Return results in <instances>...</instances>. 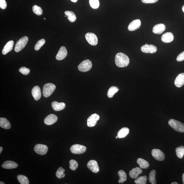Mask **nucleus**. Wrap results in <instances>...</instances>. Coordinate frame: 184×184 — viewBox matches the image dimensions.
<instances>
[{
    "instance_id": "nucleus-37",
    "label": "nucleus",
    "mask_w": 184,
    "mask_h": 184,
    "mask_svg": "<svg viewBox=\"0 0 184 184\" xmlns=\"http://www.w3.org/2000/svg\"><path fill=\"white\" fill-rule=\"evenodd\" d=\"M69 163L70 168L71 170L75 171L77 168L78 164L75 160H71L69 162Z\"/></svg>"
},
{
    "instance_id": "nucleus-22",
    "label": "nucleus",
    "mask_w": 184,
    "mask_h": 184,
    "mask_svg": "<svg viewBox=\"0 0 184 184\" xmlns=\"http://www.w3.org/2000/svg\"><path fill=\"white\" fill-rule=\"evenodd\" d=\"M142 173V170L139 167H136V168H133L130 171L129 175L131 178L135 179L138 177L139 175L141 174Z\"/></svg>"
},
{
    "instance_id": "nucleus-23",
    "label": "nucleus",
    "mask_w": 184,
    "mask_h": 184,
    "mask_svg": "<svg viewBox=\"0 0 184 184\" xmlns=\"http://www.w3.org/2000/svg\"><path fill=\"white\" fill-rule=\"evenodd\" d=\"M14 44V42L13 41L11 40L7 42L4 46L3 50H2V54L3 55L7 54L8 53L11 51L12 50Z\"/></svg>"
},
{
    "instance_id": "nucleus-43",
    "label": "nucleus",
    "mask_w": 184,
    "mask_h": 184,
    "mask_svg": "<svg viewBox=\"0 0 184 184\" xmlns=\"http://www.w3.org/2000/svg\"><path fill=\"white\" fill-rule=\"evenodd\" d=\"M3 150V148L2 147H0V154H1Z\"/></svg>"
},
{
    "instance_id": "nucleus-25",
    "label": "nucleus",
    "mask_w": 184,
    "mask_h": 184,
    "mask_svg": "<svg viewBox=\"0 0 184 184\" xmlns=\"http://www.w3.org/2000/svg\"><path fill=\"white\" fill-rule=\"evenodd\" d=\"M137 162L141 168L147 169L149 168V164L148 162L142 158H139L137 159Z\"/></svg>"
},
{
    "instance_id": "nucleus-18",
    "label": "nucleus",
    "mask_w": 184,
    "mask_h": 184,
    "mask_svg": "<svg viewBox=\"0 0 184 184\" xmlns=\"http://www.w3.org/2000/svg\"><path fill=\"white\" fill-rule=\"evenodd\" d=\"M174 39V36L172 33L168 32L164 34L161 37L162 41L165 43L172 42Z\"/></svg>"
},
{
    "instance_id": "nucleus-48",
    "label": "nucleus",
    "mask_w": 184,
    "mask_h": 184,
    "mask_svg": "<svg viewBox=\"0 0 184 184\" xmlns=\"http://www.w3.org/2000/svg\"><path fill=\"white\" fill-rule=\"evenodd\" d=\"M0 184H5V183L1 181L0 182Z\"/></svg>"
},
{
    "instance_id": "nucleus-44",
    "label": "nucleus",
    "mask_w": 184,
    "mask_h": 184,
    "mask_svg": "<svg viewBox=\"0 0 184 184\" xmlns=\"http://www.w3.org/2000/svg\"><path fill=\"white\" fill-rule=\"evenodd\" d=\"M183 184H184V173L183 175Z\"/></svg>"
},
{
    "instance_id": "nucleus-49",
    "label": "nucleus",
    "mask_w": 184,
    "mask_h": 184,
    "mask_svg": "<svg viewBox=\"0 0 184 184\" xmlns=\"http://www.w3.org/2000/svg\"><path fill=\"white\" fill-rule=\"evenodd\" d=\"M118 138V136H116V139H117Z\"/></svg>"
},
{
    "instance_id": "nucleus-34",
    "label": "nucleus",
    "mask_w": 184,
    "mask_h": 184,
    "mask_svg": "<svg viewBox=\"0 0 184 184\" xmlns=\"http://www.w3.org/2000/svg\"><path fill=\"white\" fill-rule=\"evenodd\" d=\"M65 169L61 168V167H60L58 169L56 172V174L57 177L59 179L64 178L65 176Z\"/></svg>"
},
{
    "instance_id": "nucleus-42",
    "label": "nucleus",
    "mask_w": 184,
    "mask_h": 184,
    "mask_svg": "<svg viewBox=\"0 0 184 184\" xmlns=\"http://www.w3.org/2000/svg\"><path fill=\"white\" fill-rule=\"evenodd\" d=\"M143 3L145 4H153L156 3L158 0H141Z\"/></svg>"
},
{
    "instance_id": "nucleus-27",
    "label": "nucleus",
    "mask_w": 184,
    "mask_h": 184,
    "mask_svg": "<svg viewBox=\"0 0 184 184\" xmlns=\"http://www.w3.org/2000/svg\"><path fill=\"white\" fill-rule=\"evenodd\" d=\"M65 15L67 17V19L71 22H75L76 19H77V17H76L75 14L74 12L71 11H65Z\"/></svg>"
},
{
    "instance_id": "nucleus-21",
    "label": "nucleus",
    "mask_w": 184,
    "mask_h": 184,
    "mask_svg": "<svg viewBox=\"0 0 184 184\" xmlns=\"http://www.w3.org/2000/svg\"><path fill=\"white\" fill-rule=\"evenodd\" d=\"M52 106L55 111H59L65 108V104L64 103H59L56 101H54L52 103Z\"/></svg>"
},
{
    "instance_id": "nucleus-10",
    "label": "nucleus",
    "mask_w": 184,
    "mask_h": 184,
    "mask_svg": "<svg viewBox=\"0 0 184 184\" xmlns=\"http://www.w3.org/2000/svg\"><path fill=\"white\" fill-rule=\"evenodd\" d=\"M157 48L153 45H144L141 48V51L146 53L153 54L157 51Z\"/></svg>"
},
{
    "instance_id": "nucleus-28",
    "label": "nucleus",
    "mask_w": 184,
    "mask_h": 184,
    "mask_svg": "<svg viewBox=\"0 0 184 184\" xmlns=\"http://www.w3.org/2000/svg\"><path fill=\"white\" fill-rule=\"evenodd\" d=\"M118 175L119 177L118 183H123L127 179V175L126 173L123 170H120L118 172Z\"/></svg>"
},
{
    "instance_id": "nucleus-31",
    "label": "nucleus",
    "mask_w": 184,
    "mask_h": 184,
    "mask_svg": "<svg viewBox=\"0 0 184 184\" xmlns=\"http://www.w3.org/2000/svg\"><path fill=\"white\" fill-rule=\"evenodd\" d=\"M17 179L21 184H28L29 181L28 178L24 175H18Z\"/></svg>"
},
{
    "instance_id": "nucleus-3",
    "label": "nucleus",
    "mask_w": 184,
    "mask_h": 184,
    "mask_svg": "<svg viewBox=\"0 0 184 184\" xmlns=\"http://www.w3.org/2000/svg\"><path fill=\"white\" fill-rule=\"evenodd\" d=\"M56 87L52 83H47L43 86V94L44 97L48 98L51 95L56 89Z\"/></svg>"
},
{
    "instance_id": "nucleus-46",
    "label": "nucleus",
    "mask_w": 184,
    "mask_h": 184,
    "mask_svg": "<svg viewBox=\"0 0 184 184\" xmlns=\"http://www.w3.org/2000/svg\"><path fill=\"white\" fill-rule=\"evenodd\" d=\"M171 184H178V183L177 182H175L172 183H171Z\"/></svg>"
},
{
    "instance_id": "nucleus-17",
    "label": "nucleus",
    "mask_w": 184,
    "mask_h": 184,
    "mask_svg": "<svg viewBox=\"0 0 184 184\" xmlns=\"http://www.w3.org/2000/svg\"><path fill=\"white\" fill-rule=\"evenodd\" d=\"M18 166L17 163L11 161H7L4 162L1 165L2 168L6 169L16 168H17Z\"/></svg>"
},
{
    "instance_id": "nucleus-1",
    "label": "nucleus",
    "mask_w": 184,
    "mask_h": 184,
    "mask_svg": "<svg viewBox=\"0 0 184 184\" xmlns=\"http://www.w3.org/2000/svg\"><path fill=\"white\" fill-rule=\"evenodd\" d=\"M115 63L117 67H124L128 66L130 63V60L125 54L119 53L116 55Z\"/></svg>"
},
{
    "instance_id": "nucleus-8",
    "label": "nucleus",
    "mask_w": 184,
    "mask_h": 184,
    "mask_svg": "<svg viewBox=\"0 0 184 184\" xmlns=\"http://www.w3.org/2000/svg\"><path fill=\"white\" fill-rule=\"evenodd\" d=\"M35 151L36 153L41 155H45L47 153L48 148L47 146L38 144L36 145L34 148Z\"/></svg>"
},
{
    "instance_id": "nucleus-36",
    "label": "nucleus",
    "mask_w": 184,
    "mask_h": 184,
    "mask_svg": "<svg viewBox=\"0 0 184 184\" xmlns=\"http://www.w3.org/2000/svg\"><path fill=\"white\" fill-rule=\"evenodd\" d=\"M45 43V40L43 39L39 40V41H38L35 45L34 48L35 50H37V51L39 50Z\"/></svg>"
},
{
    "instance_id": "nucleus-13",
    "label": "nucleus",
    "mask_w": 184,
    "mask_h": 184,
    "mask_svg": "<svg viewBox=\"0 0 184 184\" xmlns=\"http://www.w3.org/2000/svg\"><path fill=\"white\" fill-rule=\"evenodd\" d=\"M58 118L54 114H50L48 115L44 120V124L48 126L51 125L58 120Z\"/></svg>"
},
{
    "instance_id": "nucleus-6",
    "label": "nucleus",
    "mask_w": 184,
    "mask_h": 184,
    "mask_svg": "<svg viewBox=\"0 0 184 184\" xmlns=\"http://www.w3.org/2000/svg\"><path fill=\"white\" fill-rule=\"evenodd\" d=\"M86 147L85 146L79 144H75L72 146L70 151L72 153L75 154H81L83 153L86 151Z\"/></svg>"
},
{
    "instance_id": "nucleus-45",
    "label": "nucleus",
    "mask_w": 184,
    "mask_h": 184,
    "mask_svg": "<svg viewBox=\"0 0 184 184\" xmlns=\"http://www.w3.org/2000/svg\"><path fill=\"white\" fill-rule=\"evenodd\" d=\"M71 1H72L73 2H75H75H77V0H71Z\"/></svg>"
},
{
    "instance_id": "nucleus-33",
    "label": "nucleus",
    "mask_w": 184,
    "mask_h": 184,
    "mask_svg": "<svg viewBox=\"0 0 184 184\" xmlns=\"http://www.w3.org/2000/svg\"><path fill=\"white\" fill-rule=\"evenodd\" d=\"M147 178L146 175L141 176L135 180L134 182L137 184H146V183Z\"/></svg>"
},
{
    "instance_id": "nucleus-50",
    "label": "nucleus",
    "mask_w": 184,
    "mask_h": 184,
    "mask_svg": "<svg viewBox=\"0 0 184 184\" xmlns=\"http://www.w3.org/2000/svg\"><path fill=\"white\" fill-rule=\"evenodd\" d=\"M145 45H148V44H147V43H146V44H145Z\"/></svg>"
},
{
    "instance_id": "nucleus-35",
    "label": "nucleus",
    "mask_w": 184,
    "mask_h": 184,
    "mask_svg": "<svg viewBox=\"0 0 184 184\" xmlns=\"http://www.w3.org/2000/svg\"><path fill=\"white\" fill-rule=\"evenodd\" d=\"M33 11L34 13L38 16H41L43 13V10L42 8L37 5H34L33 6Z\"/></svg>"
},
{
    "instance_id": "nucleus-24",
    "label": "nucleus",
    "mask_w": 184,
    "mask_h": 184,
    "mask_svg": "<svg viewBox=\"0 0 184 184\" xmlns=\"http://www.w3.org/2000/svg\"><path fill=\"white\" fill-rule=\"evenodd\" d=\"M0 126L5 129H9L11 126L8 120L5 118H0Z\"/></svg>"
},
{
    "instance_id": "nucleus-30",
    "label": "nucleus",
    "mask_w": 184,
    "mask_h": 184,
    "mask_svg": "<svg viewBox=\"0 0 184 184\" xmlns=\"http://www.w3.org/2000/svg\"><path fill=\"white\" fill-rule=\"evenodd\" d=\"M176 155L177 157L179 158H183L184 155V146H180L176 148L175 149Z\"/></svg>"
},
{
    "instance_id": "nucleus-38",
    "label": "nucleus",
    "mask_w": 184,
    "mask_h": 184,
    "mask_svg": "<svg viewBox=\"0 0 184 184\" xmlns=\"http://www.w3.org/2000/svg\"><path fill=\"white\" fill-rule=\"evenodd\" d=\"M90 4L91 7L94 9L98 8L100 5L99 0H90Z\"/></svg>"
},
{
    "instance_id": "nucleus-26",
    "label": "nucleus",
    "mask_w": 184,
    "mask_h": 184,
    "mask_svg": "<svg viewBox=\"0 0 184 184\" xmlns=\"http://www.w3.org/2000/svg\"><path fill=\"white\" fill-rule=\"evenodd\" d=\"M129 129L127 128L124 127L122 128L118 133L117 136L118 138H124L126 137L129 134Z\"/></svg>"
},
{
    "instance_id": "nucleus-39",
    "label": "nucleus",
    "mask_w": 184,
    "mask_h": 184,
    "mask_svg": "<svg viewBox=\"0 0 184 184\" xmlns=\"http://www.w3.org/2000/svg\"><path fill=\"white\" fill-rule=\"evenodd\" d=\"M19 71L23 75H28L30 72V70L28 68H26L25 67H22L19 69Z\"/></svg>"
},
{
    "instance_id": "nucleus-15",
    "label": "nucleus",
    "mask_w": 184,
    "mask_h": 184,
    "mask_svg": "<svg viewBox=\"0 0 184 184\" xmlns=\"http://www.w3.org/2000/svg\"><path fill=\"white\" fill-rule=\"evenodd\" d=\"M31 93L33 98L35 100L38 101L41 98V92L39 86H35L32 90Z\"/></svg>"
},
{
    "instance_id": "nucleus-29",
    "label": "nucleus",
    "mask_w": 184,
    "mask_h": 184,
    "mask_svg": "<svg viewBox=\"0 0 184 184\" xmlns=\"http://www.w3.org/2000/svg\"><path fill=\"white\" fill-rule=\"evenodd\" d=\"M119 89L115 86H112L109 88L108 91L107 95L109 98H112L114 96V95L117 92Z\"/></svg>"
},
{
    "instance_id": "nucleus-32",
    "label": "nucleus",
    "mask_w": 184,
    "mask_h": 184,
    "mask_svg": "<svg viewBox=\"0 0 184 184\" xmlns=\"http://www.w3.org/2000/svg\"><path fill=\"white\" fill-rule=\"evenodd\" d=\"M156 171L154 170H152L149 174V181L152 184H156Z\"/></svg>"
},
{
    "instance_id": "nucleus-4",
    "label": "nucleus",
    "mask_w": 184,
    "mask_h": 184,
    "mask_svg": "<svg viewBox=\"0 0 184 184\" xmlns=\"http://www.w3.org/2000/svg\"><path fill=\"white\" fill-rule=\"evenodd\" d=\"M28 38L27 36H24L21 38L18 41H17L14 50L16 52L21 51L26 46L28 41Z\"/></svg>"
},
{
    "instance_id": "nucleus-11",
    "label": "nucleus",
    "mask_w": 184,
    "mask_h": 184,
    "mask_svg": "<svg viewBox=\"0 0 184 184\" xmlns=\"http://www.w3.org/2000/svg\"><path fill=\"white\" fill-rule=\"evenodd\" d=\"M100 116L96 114H93L88 118L87 121V126L92 127L96 125L97 121L99 119Z\"/></svg>"
},
{
    "instance_id": "nucleus-51",
    "label": "nucleus",
    "mask_w": 184,
    "mask_h": 184,
    "mask_svg": "<svg viewBox=\"0 0 184 184\" xmlns=\"http://www.w3.org/2000/svg\"><path fill=\"white\" fill-rule=\"evenodd\" d=\"M44 20H45V19H46V18H44Z\"/></svg>"
},
{
    "instance_id": "nucleus-16",
    "label": "nucleus",
    "mask_w": 184,
    "mask_h": 184,
    "mask_svg": "<svg viewBox=\"0 0 184 184\" xmlns=\"http://www.w3.org/2000/svg\"><path fill=\"white\" fill-rule=\"evenodd\" d=\"M141 24V22L140 20L137 19L133 20L129 25L128 30L130 31H134L136 30L140 27Z\"/></svg>"
},
{
    "instance_id": "nucleus-20",
    "label": "nucleus",
    "mask_w": 184,
    "mask_h": 184,
    "mask_svg": "<svg viewBox=\"0 0 184 184\" xmlns=\"http://www.w3.org/2000/svg\"><path fill=\"white\" fill-rule=\"evenodd\" d=\"M175 84L177 87H181L184 84V73H181L177 76L175 81Z\"/></svg>"
},
{
    "instance_id": "nucleus-19",
    "label": "nucleus",
    "mask_w": 184,
    "mask_h": 184,
    "mask_svg": "<svg viewBox=\"0 0 184 184\" xmlns=\"http://www.w3.org/2000/svg\"><path fill=\"white\" fill-rule=\"evenodd\" d=\"M166 27L163 24H159L154 26L153 29V32L157 34H161L166 30Z\"/></svg>"
},
{
    "instance_id": "nucleus-12",
    "label": "nucleus",
    "mask_w": 184,
    "mask_h": 184,
    "mask_svg": "<svg viewBox=\"0 0 184 184\" xmlns=\"http://www.w3.org/2000/svg\"><path fill=\"white\" fill-rule=\"evenodd\" d=\"M88 168L94 173H97L99 172V168L98 163L96 161L92 160L88 163L87 164Z\"/></svg>"
},
{
    "instance_id": "nucleus-14",
    "label": "nucleus",
    "mask_w": 184,
    "mask_h": 184,
    "mask_svg": "<svg viewBox=\"0 0 184 184\" xmlns=\"http://www.w3.org/2000/svg\"><path fill=\"white\" fill-rule=\"evenodd\" d=\"M67 54V52L66 48L65 46H63L59 50L56 57V59L58 60H62L66 58Z\"/></svg>"
},
{
    "instance_id": "nucleus-40",
    "label": "nucleus",
    "mask_w": 184,
    "mask_h": 184,
    "mask_svg": "<svg viewBox=\"0 0 184 184\" xmlns=\"http://www.w3.org/2000/svg\"><path fill=\"white\" fill-rule=\"evenodd\" d=\"M7 6V4L5 0H0V7L1 9H5Z\"/></svg>"
},
{
    "instance_id": "nucleus-47",
    "label": "nucleus",
    "mask_w": 184,
    "mask_h": 184,
    "mask_svg": "<svg viewBox=\"0 0 184 184\" xmlns=\"http://www.w3.org/2000/svg\"><path fill=\"white\" fill-rule=\"evenodd\" d=\"M182 10H183V11L184 13V5L183 6V7H182Z\"/></svg>"
},
{
    "instance_id": "nucleus-9",
    "label": "nucleus",
    "mask_w": 184,
    "mask_h": 184,
    "mask_svg": "<svg viewBox=\"0 0 184 184\" xmlns=\"http://www.w3.org/2000/svg\"><path fill=\"white\" fill-rule=\"evenodd\" d=\"M152 155L154 158L158 161H163L165 159V154L163 152L158 149L152 150Z\"/></svg>"
},
{
    "instance_id": "nucleus-7",
    "label": "nucleus",
    "mask_w": 184,
    "mask_h": 184,
    "mask_svg": "<svg viewBox=\"0 0 184 184\" xmlns=\"http://www.w3.org/2000/svg\"><path fill=\"white\" fill-rule=\"evenodd\" d=\"M87 41L89 43L93 46L97 45L98 43V39L96 35L92 33H88L85 35Z\"/></svg>"
},
{
    "instance_id": "nucleus-5",
    "label": "nucleus",
    "mask_w": 184,
    "mask_h": 184,
    "mask_svg": "<svg viewBox=\"0 0 184 184\" xmlns=\"http://www.w3.org/2000/svg\"><path fill=\"white\" fill-rule=\"evenodd\" d=\"M92 63L89 60H86L82 62L78 66V69L80 71L86 72L90 70L92 68Z\"/></svg>"
},
{
    "instance_id": "nucleus-41",
    "label": "nucleus",
    "mask_w": 184,
    "mask_h": 184,
    "mask_svg": "<svg viewBox=\"0 0 184 184\" xmlns=\"http://www.w3.org/2000/svg\"><path fill=\"white\" fill-rule=\"evenodd\" d=\"M177 60L178 62H180V61L184 60V51L181 53L177 56Z\"/></svg>"
},
{
    "instance_id": "nucleus-2",
    "label": "nucleus",
    "mask_w": 184,
    "mask_h": 184,
    "mask_svg": "<svg viewBox=\"0 0 184 184\" xmlns=\"http://www.w3.org/2000/svg\"><path fill=\"white\" fill-rule=\"evenodd\" d=\"M168 124L176 131L184 132V124L177 120L171 119L168 121Z\"/></svg>"
}]
</instances>
